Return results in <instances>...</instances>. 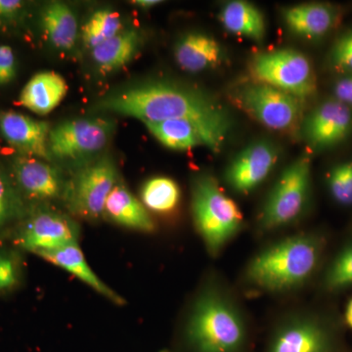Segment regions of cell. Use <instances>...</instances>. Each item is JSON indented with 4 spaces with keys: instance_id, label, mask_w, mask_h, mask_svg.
Segmentation results:
<instances>
[{
    "instance_id": "obj_7",
    "label": "cell",
    "mask_w": 352,
    "mask_h": 352,
    "mask_svg": "<svg viewBox=\"0 0 352 352\" xmlns=\"http://www.w3.org/2000/svg\"><path fill=\"white\" fill-rule=\"evenodd\" d=\"M254 82L278 88L303 99L314 94L316 80L309 60L298 51L279 50L261 53L252 59Z\"/></svg>"
},
{
    "instance_id": "obj_30",
    "label": "cell",
    "mask_w": 352,
    "mask_h": 352,
    "mask_svg": "<svg viewBox=\"0 0 352 352\" xmlns=\"http://www.w3.org/2000/svg\"><path fill=\"white\" fill-rule=\"evenodd\" d=\"M15 212V196L6 177L0 173V228L12 219Z\"/></svg>"
},
{
    "instance_id": "obj_12",
    "label": "cell",
    "mask_w": 352,
    "mask_h": 352,
    "mask_svg": "<svg viewBox=\"0 0 352 352\" xmlns=\"http://www.w3.org/2000/svg\"><path fill=\"white\" fill-rule=\"evenodd\" d=\"M352 129V112L338 100L324 102L303 122V138L315 149L338 144Z\"/></svg>"
},
{
    "instance_id": "obj_18",
    "label": "cell",
    "mask_w": 352,
    "mask_h": 352,
    "mask_svg": "<svg viewBox=\"0 0 352 352\" xmlns=\"http://www.w3.org/2000/svg\"><path fill=\"white\" fill-rule=\"evenodd\" d=\"M285 23L292 32L305 38H322L335 25L337 15L332 7L307 3L289 7L283 11Z\"/></svg>"
},
{
    "instance_id": "obj_17",
    "label": "cell",
    "mask_w": 352,
    "mask_h": 352,
    "mask_svg": "<svg viewBox=\"0 0 352 352\" xmlns=\"http://www.w3.org/2000/svg\"><path fill=\"white\" fill-rule=\"evenodd\" d=\"M66 80L55 72H41L32 76L23 88L21 105L38 115H47L66 96Z\"/></svg>"
},
{
    "instance_id": "obj_29",
    "label": "cell",
    "mask_w": 352,
    "mask_h": 352,
    "mask_svg": "<svg viewBox=\"0 0 352 352\" xmlns=\"http://www.w3.org/2000/svg\"><path fill=\"white\" fill-rule=\"evenodd\" d=\"M331 63L339 71L352 74V32L338 39L331 52Z\"/></svg>"
},
{
    "instance_id": "obj_3",
    "label": "cell",
    "mask_w": 352,
    "mask_h": 352,
    "mask_svg": "<svg viewBox=\"0 0 352 352\" xmlns=\"http://www.w3.org/2000/svg\"><path fill=\"white\" fill-rule=\"evenodd\" d=\"M328 238L302 231L268 243L245 264L240 283L248 293L284 296L311 283L323 270Z\"/></svg>"
},
{
    "instance_id": "obj_32",
    "label": "cell",
    "mask_w": 352,
    "mask_h": 352,
    "mask_svg": "<svg viewBox=\"0 0 352 352\" xmlns=\"http://www.w3.org/2000/svg\"><path fill=\"white\" fill-rule=\"evenodd\" d=\"M17 282V270L12 259L0 256V291L11 288Z\"/></svg>"
},
{
    "instance_id": "obj_21",
    "label": "cell",
    "mask_w": 352,
    "mask_h": 352,
    "mask_svg": "<svg viewBox=\"0 0 352 352\" xmlns=\"http://www.w3.org/2000/svg\"><path fill=\"white\" fill-rule=\"evenodd\" d=\"M219 20L227 31L252 41H263L266 25L263 14L250 2L235 0L221 9Z\"/></svg>"
},
{
    "instance_id": "obj_10",
    "label": "cell",
    "mask_w": 352,
    "mask_h": 352,
    "mask_svg": "<svg viewBox=\"0 0 352 352\" xmlns=\"http://www.w3.org/2000/svg\"><path fill=\"white\" fill-rule=\"evenodd\" d=\"M113 124L103 119L69 120L51 129V157L76 159L100 151L112 135Z\"/></svg>"
},
{
    "instance_id": "obj_28",
    "label": "cell",
    "mask_w": 352,
    "mask_h": 352,
    "mask_svg": "<svg viewBox=\"0 0 352 352\" xmlns=\"http://www.w3.org/2000/svg\"><path fill=\"white\" fill-rule=\"evenodd\" d=\"M326 182L329 193L336 203L342 207H352V160L333 166Z\"/></svg>"
},
{
    "instance_id": "obj_24",
    "label": "cell",
    "mask_w": 352,
    "mask_h": 352,
    "mask_svg": "<svg viewBox=\"0 0 352 352\" xmlns=\"http://www.w3.org/2000/svg\"><path fill=\"white\" fill-rule=\"evenodd\" d=\"M41 22L50 43L59 50H71L78 38V22L67 4L51 2L44 7Z\"/></svg>"
},
{
    "instance_id": "obj_9",
    "label": "cell",
    "mask_w": 352,
    "mask_h": 352,
    "mask_svg": "<svg viewBox=\"0 0 352 352\" xmlns=\"http://www.w3.org/2000/svg\"><path fill=\"white\" fill-rule=\"evenodd\" d=\"M117 168L109 157H101L83 168L69 187V208L80 217L96 219L103 214L106 201L117 185Z\"/></svg>"
},
{
    "instance_id": "obj_13",
    "label": "cell",
    "mask_w": 352,
    "mask_h": 352,
    "mask_svg": "<svg viewBox=\"0 0 352 352\" xmlns=\"http://www.w3.org/2000/svg\"><path fill=\"white\" fill-rule=\"evenodd\" d=\"M78 231L75 222L55 212H43L27 224L21 244L36 254L55 251L78 243Z\"/></svg>"
},
{
    "instance_id": "obj_33",
    "label": "cell",
    "mask_w": 352,
    "mask_h": 352,
    "mask_svg": "<svg viewBox=\"0 0 352 352\" xmlns=\"http://www.w3.org/2000/svg\"><path fill=\"white\" fill-rule=\"evenodd\" d=\"M336 100L352 105V75L339 80L335 87Z\"/></svg>"
},
{
    "instance_id": "obj_8",
    "label": "cell",
    "mask_w": 352,
    "mask_h": 352,
    "mask_svg": "<svg viewBox=\"0 0 352 352\" xmlns=\"http://www.w3.org/2000/svg\"><path fill=\"white\" fill-rule=\"evenodd\" d=\"M232 100L238 107L272 131L294 129L302 116L300 99L261 82H251L236 88Z\"/></svg>"
},
{
    "instance_id": "obj_31",
    "label": "cell",
    "mask_w": 352,
    "mask_h": 352,
    "mask_svg": "<svg viewBox=\"0 0 352 352\" xmlns=\"http://www.w3.org/2000/svg\"><path fill=\"white\" fill-rule=\"evenodd\" d=\"M16 74V61L10 46L0 45V85L13 80Z\"/></svg>"
},
{
    "instance_id": "obj_22",
    "label": "cell",
    "mask_w": 352,
    "mask_h": 352,
    "mask_svg": "<svg viewBox=\"0 0 352 352\" xmlns=\"http://www.w3.org/2000/svg\"><path fill=\"white\" fill-rule=\"evenodd\" d=\"M149 131L166 147L184 151L197 146H206L210 142L200 127L188 120H173L145 124Z\"/></svg>"
},
{
    "instance_id": "obj_11",
    "label": "cell",
    "mask_w": 352,
    "mask_h": 352,
    "mask_svg": "<svg viewBox=\"0 0 352 352\" xmlns=\"http://www.w3.org/2000/svg\"><path fill=\"white\" fill-rule=\"evenodd\" d=\"M279 150L270 141H256L234 157L224 171L227 186L239 195H248L258 188L274 170Z\"/></svg>"
},
{
    "instance_id": "obj_2",
    "label": "cell",
    "mask_w": 352,
    "mask_h": 352,
    "mask_svg": "<svg viewBox=\"0 0 352 352\" xmlns=\"http://www.w3.org/2000/svg\"><path fill=\"white\" fill-rule=\"evenodd\" d=\"M183 340L189 352H254L249 314L219 273H210L197 292Z\"/></svg>"
},
{
    "instance_id": "obj_1",
    "label": "cell",
    "mask_w": 352,
    "mask_h": 352,
    "mask_svg": "<svg viewBox=\"0 0 352 352\" xmlns=\"http://www.w3.org/2000/svg\"><path fill=\"white\" fill-rule=\"evenodd\" d=\"M97 108L144 122L182 120L205 133L210 150L220 152L232 129L226 108L196 88L166 80H150L109 94Z\"/></svg>"
},
{
    "instance_id": "obj_36",
    "label": "cell",
    "mask_w": 352,
    "mask_h": 352,
    "mask_svg": "<svg viewBox=\"0 0 352 352\" xmlns=\"http://www.w3.org/2000/svg\"><path fill=\"white\" fill-rule=\"evenodd\" d=\"M344 322L349 328L352 329V298L346 305V312H344Z\"/></svg>"
},
{
    "instance_id": "obj_34",
    "label": "cell",
    "mask_w": 352,
    "mask_h": 352,
    "mask_svg": "<svg viewBox=\"0 0 352 352\" xmlns=\"http://www.w3.org/2000/svg\"><path fill=\"white\" fill-rule=\"evenodd\" d=\"M22 7L20 0H0V17H12Z\"/></svg>"
},
{
    "instance_id": "obj_15",
    "label": "cell",
    "mask_w": 352,
    "mask_h": 352,
    "mask_svg": "<svg viewBox=\"0 0 352 352\" xmlns=\"http://www.w3.org/2000/svg\"><path fill=\"white\" fill-rule=\"evenodd\" d=\"M14 173L20 186L32 198L53 200L66 191L59 171L38 157L23 156L16 160Z\"/></svg>"
},
{
    "instance_id": "obj_6",
    "label": "cell",
    "mask_w": 352,
    "mask_h": 352,
    "mask_svg": "<svg viewBox=\"0 0 352 352\" xmlns=\"http://www.w3.org/2000/svg\"><path fill=\"white\" fill-rule=\"evenodd\" d=\"M311 201V159L303 154L287 166L264 199L256 219V232L270 234L300 221Z\"/></svg>"
},
{
    "instance_id": "obj_4",
    "label": "cell",
    "mask_w": 352,
    "mask_h": 352,
    "mask_svg": "<svg viewBox=\"0 0 352 352\" xmlns=\"http://www.w3.org/2000/svg\"><path fill=\"white\" fill-rule=\"evenodd\" d=\"M342 326L327 311L296 308L275 322L263 352H351Z\"/></svg>"
},
{
    "instance_id": "obj_16",
    "label": "cell",
    "mask_w": 352,
    "mask_h": 352,
    "mask_svg": "<svg viewBox=\"0 0 352 352\" xmlns=\"http://www.w3.org/2000/svg\"><path fill=\"white\" fill-rule=\"evenodd\" d=\"M175 57L180 68L190 73L215 68L226 58L219 41L201 32H191L180 38L175 47Z\"/></svg>"
},
{
    "instance_id": "obj_23",
    "label": "cell",
    "mask_w": 352,
    "mask_h": 352,
    "mask_svg": "<svg viewBox=\"0 0 352 352\" xmlns=\"http://www.w3.org/2000/svg\"><path fill=\"white\" fill-rule=\"evenodd\" d=\"M140 46V34L134 30L120 32L91 50L92 58L102 72H110L126 66L135 56Z\"/></svg>"
},
{
    "instance_id": "obj_26",
    "label": "cell",
    "mask_w": 352,
    "mask_h": 352,
    "mask_svg": "<svg viewBox=\"0 0 352 352\" xmlns=\"http://www.w3.org/2000/svg\"><path fill=\"white\" fill-rule=\"evenodd\" d=\"M180 189L171 178L157 176L147 180L141 189L145 208L157 214H170L180 201Z\"/></svg>"
},
{
    "instance_id": "obj_25",
    "label": "cell",
    "mask_w": 352,
    "mask_h": 352,
    "mask_svg": "<svg viewBox=\"0 0 352 352\" xmlns=\"http://www.w3.org/2000/svg\"><path fill=\"white\" fill-rule=\"evenodd\" d=\"M319 287L327 295H337L352 288V236L323 266Z\"/></svg>"
},
{
    "instance_id": "obj_20",
    "label": "cell",
    "mask_w": 352,
    "mask_h": 352,
    "mask_svg": "<svg viewBox=\"0 0 352 352\" xmlns=\"http://www.w3.org/2000/svg\"><path fill=\"white\" fill-rule=\"evenodd\" d=\"M104 212L116 223L134 230L150 233L156 229V224L145 206L122 185L113 187L106 201Z\"/></svg>"
},
{
    "instance_id": "obj_5",
    "label": "cell",
    "mask_w": 352,
    "mask_h": 352,
    "mask_svg": "<svg viewBox=\"0 0 352 352\" xmlns=\"http://www.w3.org/2000/svg\"><path fill=\"white\" fill-rule=\"evenodd\" d=\"M192 215L197 232L208 254L217 258L245 226L240 208L210 173H201L192 182Z\"/></svg>"
},
{
    "instance_id": "obj_35",
    "label": "cell",
    "mask_w": 352,
    "mask_h": 352,
    "mask_svg": "<svg viewBox=\"0 0 352 352\" xmlns=\"http://www.w3.org/2000/svg\"><path fill=\"white\" fill-rule=\"evenodd\" d=\"M160 3H162L160 0H134V1H132L133 6L144 9L152 8V7L159 6Z\"/></svg>"
},
{
    "instance_id": "obj_19",
    "label": "cell",
    "mask_w": 352,
    "mask_h": 352,
    "mask_svg": "<svg viewBox=\"0 0 352 352\" xmlns=\"http://www.w3.org/2000/svg\"><path fill=\"white\" fill-rule=\"evenodd\" d=\"M38 256L75 275L78 279L82 280L83 283L98 292L111 302L117 305L124 303V300L112 289L109 288L107 285L103 283L100 278L90 268L78 243L66 245L55 251L41 252Z\"/></svg>"
},
{
    "instance_id": "obj_14",
    "label": "cell",
    "mask_w": 352,
    "mask_h": 352,
    "mask_svg": "<svg viewBox=\"0 0 352 352\" xmlns=\"http://www.w3.org/2000/svg\"><path fill=\"white\" fill-rule=\"evenodd\" d=\"M0 131L7 142L24 156L51 160L48 148L51 129L47 122L8 111L0 113Z\"/></svg>"
},
{
    "instance_id": "obj_27",
    "label": "cell",
    "mask_w": 352,
    "mask_h": 352,
    "mask_svg": "<svg viewBox=\"0 0 352 352\" xmlns=\"http://www.w3.org/2000/svg\"><path fill=\"white\" fill-rule=\"evenodd\" d=\"M122 20L117 11L101 9L92 14L82 29L83 43L90 50L120 34Z\"/></svg>"
}]
</instances>
